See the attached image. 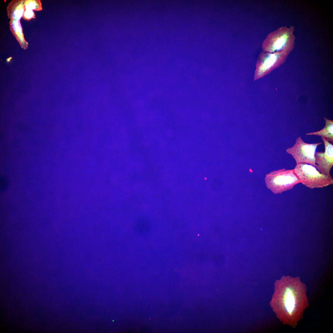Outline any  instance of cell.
Returning a JSON list of instances; mask_svg holds the SVG:
<instances>
[{
	"label": "cell",
	"instance_id": "6da1fadb",
	"mask_svg": "<svg viewBox=\"0 0 333 333\" xmlns=\"http://www.w3.org/2000/svg\"><path fill=\"white\" fill-rule=\"evenodd\" d=\"M270 305L284 324L295 327L309 303L306 285L297 279L283 278L275 282Z\"/></svg>",
	"mask_w": 333,
	"mask_h": 333
},
{
	"label": "cell",
	"instance_id": "7a4b0ae2",
	"mask_svg": "<svg viewBox=\"0 0 333 333\" xmlns=\"http://www.w3.org/2000/svg\"><path fill=\"white\" fill-rule=\"evenodd\" d=\"M294 27L282 26L269 33L262 44L263 51L271 52H284L288 54L295 45Z\"/></svg>",
	"mask_w": 333,
	"mask_h": 333
},
{
	"label": "cell",
	"instance_id": "3957f363",
	"mask_svg": "<svg viewBox=\"0 0 333 333\" xmlns=\"http://www.w3.org/2000/svg\"><path fill=\"white\" fill-rule=\"evenodd\" d=\"M267 187L274 194L282 192L293 188L301 183L294 169L285 168L271 172L265 178Z\"/></svg>",
	"mask_w": 333,
	"mask_h": 333
},
{
	"label": "cell",
	"instance_id": "277c9868",
	"mask_svg": "<svg viewBox=\"0 0 333 333\" xmlns=\"http://www.w3.org/2000/svg\"><path fill=\"white\" fill-rule=\"evenodd\" d=\"M294 169L301 183L310 188H322L333 183L331 175L321 173L311 165L299 163L296 164Z\"/></svg>",
	"mask_w": 333,
	"mask_h": 333
},
{
	"label": "cell",
	"instance_id": "5b68a950",
	"mask_svg": "<svg viewBox=\"0 0 333 333\" xmlns=\"http://www.w3.org/2000/svg\"><path fill=\"white\" fill-rule=\"evenodd\" d=\"M288 55L284 52L271 53L261 51L256 64L254 81L266 76L279 67L285 61Z\"/></svg>",
	"mask_w": 333,
	"mask_h": 333
},
{
	"label": "cell",
	"instance_id": "8992f818",
	"mask_svg": "<svg viewBox=\"0 0 333 333\" xmlns=\"http://www.w3.org/2000/svg\"><path fill=\"white\" fill-rule=\"evenodd\" d=\"M322 144L321 142L308 143L305 142L300 137L298 138L293 146L288 148L286 151L291 154L297 164L306 163L315 167V154L317 146Z\"/></svg>",
	"mask_w": 333,
	"mask_h": 333
},
{
	"label": "cell",
	"instance_id": "52a82bcc",
	"mask_svg": "<svg viewBox=\"0 0 333 333\" xmlns=\"http://www.w3.org/2000/svg\"><path fill=\"white\" fill-rule=\"evenodd\" d=\"M325 146V151L315 152L316 168L321 173L330 175V171L333 165V145L325 138L321 137Z\"/></svg>",
	"mask_w": 333,
	"mask_h": 333
},
{
	"label": "cell",
	"instance_id": "ba28073f",
	"mask_svg": "<svg viewBox=\"0 0 333 333\" xmlns=\"http://www.w3.org/2000/svg\"><path fill=\"white\" fill-rule=\"evenodd\" d=\"M25 1L24 0H12L9 3L6 11L10 20H20L25 10Z\"/></svg>",
	"mask_w": 333,
	"mask_h": 333
},
{
	"label": "cell",
	"instance_id": "9c48e42d",
	"mask_svg": "<svg viewBox=\"0 0 333 333\" xmlns=\"http://www.w3.org/2000/svg\"><path fill=\"white\" fill-rule=\"evenodd\" d=\"M9 23L11 32L21 47L24 49H26L28 44L25 39L20 20H10Z\"/></svg>",
	"mask_w": 333,
	"mask_h": 333
},
{
	"label": "cell",
	"instance_id": "30bf717a",
	"mask_svg": "<svg viewBox=\"0 0 333 333\" xmlns=\"http://www.w3.org/2000/svg\"><path fill=\"white\" fill-rule=\"evenodd\" d=\"M325 125L322 130L316 132L307 133V135H315L323 137L329 142H333V121L324 118Z\"/></svg>",
	"mask_w": 333,
	"mask_h": 333
},
{
	"label": "cell",
	"instance_id": "8fae6325",
	"mask_svg": "<svg viewBox=\"0 0 333 333\" xmlns=\"http://www.w3.org/2000/svg\"><path fill=\"white\" fill-rule=\"evenodd\" d=\"M25 10L40 11L42 10V3L40 0H25L24 3Z\"/></svg>",
	"mask_w": 333,
	"mask_h": 333
},
{
	"label": "cell",
	"instance_id": "7c38bea8",
	"mask_svg": "<svg viewBox=\"0 0 333 333\" xmlns=\"http://www.w3.org/2000/svg\"><path fill=\"white\" fill-rule=\"evenodd\" d=\"M35 15L33 10H25L22 18L25 20L29 21L32 18H35Z\"/></svg>",
	"mask_w": 333,
	"mask_h": 333
},
{
	"label": "cell",
	"instance_id": "4fadbf2b",
	"mask_svg": "<svg viewBox=\"0 0 333 333\" xmlns=\"http://www.w3.org/2000/svg\"><path fill=\"white\" fill-rule=\"evenodd\" d=\"M0 179V191L2 192L6 190L8 187L9 182L7 178L4 176H1Z\"/></svg>",
	"mask_w": 333,
	"mask_h": 333
},
{
	"label": "cell",
	"instance_id": "5bb4252c",
	"mask_svg": "<svg viewBox=\"0 0 333 333\" xmlns=\"http://www.w3.org/2000/svg\"><path fill=\"white\" fill-rule=\"evenodd\" d=\"M11 58H12L11 57H10V58L7 59V61H8V62H9L10 60L11 59Z\"/></svg>",
	"mask_w": 333,
	"mask_h": 333
}]
</instances>
